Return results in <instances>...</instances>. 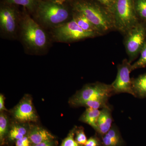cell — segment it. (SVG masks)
<instances>
[{
  "mask_svg": "<svg viewBox=\"0 0 146 146\" xmlns=\"http://www.w3.org/2000/svg\"><path fill=\"white\" fill-rule=\"evenodd\" d=\"M67 1L68 0H46L47 1L60 5H63V4Z\"/></svg>",
  "mask_w": 146,
  "mask_h": 146,
  "instance_id": "f546056e",
  "label": "cell"
},
{
  "mask_svg": "<svg viewBox=\"0 0 146 146\" xmlns=\"http://www.w3.org/2000/svg\"><path fill=\"white\" fill-rule=\"evenodd\" d=\"M12 119L22 123H36L39 117L33 103L32 98L30 95L24 96L19 103L9 111Z\"/></svg>",
  "mask_w": 146,
  "mask_h": 146,
  "instance_id": "ba28073f",
  "label": "cell"
},
{
  "mask_svg": "<svg viewBox=\"0 0 146 146\" xmlns=\"http://www.w3.org/2000/svg\"><path fill=\"white\" fill-rule=\"evenodd\" d=\"M132 64L127 58L117 66V74L115 81L111 84L114 94L127 93L134 96L132 89V78L130 73L132 72Z\"/></svg>",
  "mask_w": 146,
  "mask_h": 146,
  "instance_id": "9c48e42d",
  "label": "cell"
},
{
  "mask_svg": "<svg viewBox=\"0 0 146 146\" xmlns=\"http://www.w3.org/2000/svg\"><path fill=\"white\" fill-rule=\"evenodd\" d=\"M109 98L98 99L91 100L80 103L78 105L77 107H84L86 108H91L94 109H103L105 108L110 107L108 103Z\"/></svg>",
  "mask_w": 146,
  "mask_h": 146,
  "instance_id": "d6986e66",
  "label": "cell"
},
{
  "mask_svg": "<svg viewBox=\"0 0 146 146\" xmlns=\"http://www.w3.org/2000/svg\"><path fill=\"white\" fill-rule=\"evenodd\" d=\"M112 108L110 107L103 108L100 110L97 123L96 132L101 137L108 132L112 127Z\"/></svg>",
  "mask_w": 146,
  "mask_h": 146,
  "instance_id": "4fadbf2b",
  "label": "cell"
},
{
  "mask_svg": "<svg viewBox=\"0 0 146 146\" xmlns=\"http://www.w3.org/2000/svg\"><path fill=\"white\" fill-rule=\"evenodd\" d=\"M32 146H58V142L56 140L47 141L37 145H32Z\"/></svg>",
  "mask_w": 146,
  "mask_h": 146,
  "instance_id": "83f0119b",
  "label": "cell"
},
{
  "mask_svg": "<svg viewBox=\"0 0 146 146\" xmlns=\"http://www.w3.org/2000/svg\"><path fill=\"white\" fill-rule=\"evenodd\" d=\"M115 30L124 36L140 20L133 0H115L113 11Z\"/></svg>",
  "mask_w": 146,
  "mask_h": 146,
  "instance_id": "3957f363",
  "label": "cell"
},
{
  "mask_svg": "<svg viewBox=\"0 0 146 146\" xmlns=\"http://www.w3.org/2000/svg\"><path fill=\"white\" fill-rule=\"evenodd\" d=\"M53 29L52 33L54 39L57 42L63 43H72L100 36L95 33L83 30L73 18Z\"/></svg>",
  "mask_w": 146,
  "mask_h": 146,
  "instance_id": "52a82bcc",
  "label": "cell"
},
{
  "mask_svg": "<svg viewBox=\"0 0 146 146\" xmlns=\"http://www.w3.org/2000/svg\"><path fill=\"white\" fill-rule=\"evenodd\" d=\"M8 112H2L0 113V145L3 146L9 131L12 118Z\"/></svg>",
  "mask_w": 146,
  "mask_h": 146,
  "instance_id": "9a60e30c",
  "label": "cell"
},
{
  "mask_svg": "<svg viewBox=\"0 0 146 146\" xmlns=\"http://www.w3.org/2000/svg\"><path fill=\"white\" fill-rule=\"evenodd\" d=\"M73 10L82 13L102 35L115 30L113 14L95 0H76L73 3Z\"/></svg>",
  "mask_w": 146,
  "mask_h": 146,
  "instance_id": "6da1fadb",
  "label": "cell"
},
{
  "mask_svg": "<svg viewBox=\"0 0 146 146\" xmlns=\"http://www.w3.org/2000/svg\"><path fill=\"white\" fill-rule=\"evenodd\" d=\"M132 86L134 97L140 98H146V73L132 78Z\"/></svg>",
  "mask_w": 146,
  "mask_h": 146,
  "instance_id": "ac0fdd59",
  "label": "cell"
},
{
  "mask_svg": "<svg viewBox=\"0 0 146 146\" xmlns=\"http://www.w3.org/2000/svg\"><path fill=\"white\" fill-rule=\"evenodd\" d=\"M114 94L111 84L97 82L85 84L77 91L69 100V104L73 107H77L82 102L103 98L109 99Z\"/></svg>",
  "mask_w": 146,
  "mask_h": 146,
  "instance_id": "5b68a950",
  "label": "cell"
},
{
  "mask_svg": "<svg viewBox=\"0 0 146 146\" xmlns=\"http://www.w3.org/2000/svg\"><path fill=\"white\" fill-rule=\"evenodd\" d=\"M77 126H74L70 131L67 137L62 141L60 146H80L76 142L74 137Z\"/></svg>",
  "mask_w": 146,
  "mask_h": 146,
  "instance_id": "7402d4cb",
  "label": "cell"
},
{
  "mask_svg": "<svg viewBox=\"0 0 146 146\" xmlns=\"http://www.w3.org/2000/svg\"><path fill=\"white\" fill-rule=\"evenodd\" d=\"M107 8L112 13L115 0H95ZM113 14V13H112Z\"/></svg>",
  "mask_w": 146,
  "mask_h": 146,
  "instance_id": "484cf974",
  "label": "cell"
},
{
  "mask_svg": "<svg viewBox=\"0 0 146 146\" xmlns=\"http://www.w3.org/2000/svg\"><path fill=\"white\" fill-rule=\"evenodd\" d=\"M28 136L33 145L55 140L56 137L47 129L36 123H31Z\"/></svg>",
  "mask_w": 146,
  "mask_h": 146,
  "instance_id": "8fae6325",
  "label": "cell"
},
{
  "mask_svg": "<svg viewBox=\"0 0 146 146\" xmlns=\"http://www.w3.org/2000/svg\"><path fill=\"white\" fill-rule=\"evenodd\" d=\"M140 57L136 62L132 64V71L144 68L146 66V43L140 53Z\"/></svg>",
  "mask_w": 146,
  "mask_h": 146,
  "instance_id": "603a6c76",
  "label": "cell"
},
{
  "mask_svg": "<svg viewBox=\"0 0 146 146\" xmlns=\"http://www.w3.org/2000/svg\"><path fill=\"white\" fill-rule=\"evenodd\" d=\"M101 137V146H122L124 144L121 133L115 124L104 135Z\"/></svg>",
  "mask_w": 146,
  "mask_h": 146,
  "instance_id": "5bb4252c",
  "label": "cell"
},
{
  "mask_svg": "<svg viewBox=\"0 0 146 146\" xmlns=\"http://www.w3.org/2000/svg\"><path fill=\"white\" fill-rule=\"evenodd\" d=\"M9 4H16L23 6L29 10L32 11L37 6V0H6Z\"/></svg>",
  "mask_w": 146,
  "mask_h": 146,
  "instance_id": "44dd1931",
  "label": "cell"
},
{
  "mask_svg": "<svg viewBox=\"0 0 146 146\" xmlns=\"http://www.w3.org/2000/svg\"><path fill=\"white\" fill-rule=\"evenodd\" d=\"M5 98L3 94H0V112H9V110L6 108L5 106Z\"/></svg>",
  "mask_w": 146,
  "mask_h": 146,
  "instance_id": "f1b7e54d",
  "label": "cell"
},
{
  "mask_svg": "<svg viewBox=\"0 0 146 146\" xmlns=\"http://www.w3.org/2000/svg\"><path fill=\"white\" fill-rule=\"evenodd\" d=\"M101 140L96 136H92L87 140L84 146H101Z\"/></svg>",
  "mask_w": 146,
  "mask_h": 146,
  "instance_id": "d4e9b609",
  "label": "cell"
},
{
  "mask_svg": "<svg viewBox=\"0 0 146 146\" xmlns=\"http://www.w3.org/2000/svg\"><path fill=\"white\" fill-rule=\"evenodd\" d=\"M100 114V110L99 109L86 108L85 111L80 117L79 121L91 126L96 131L98 119Z\"/></svg>",
  "mask_w": 146,
  "mask_h": 146,
  "instance_id": "2e32d148",
  "label": "cell"
},
{
  "mask_svg": "<svg viewBox=\"0 0 146 146\" xmlns=\"http://www.w3.org/2000/svg\"><path fill=\"white\" fill-rule=\"evenodd\" d=\"M134 7L140 20H146V0H133Z\"/></svg>",
  "mask_w": 146,
  "mask_h": 146,
  "instance_id": "ffe728a7",
  "label": "cell"
},
{
  "mask_svg": "<svg viewBox=\"0 0 146 146\" xmlns=\"http://www.w3.org/2000/svg\"><path fill=\"white\" fill-rule=\"evenodd\" d=\"M124 36L128 60L131 64L140 54L146 43V20H140Z\"/></svg>",
  "mask_w": 146,
  "mask_h": 146,
  "instance_id": "8992f818",
  "label": "cell"
},
{
  "mask_svg": "<svg viewBox=\"0 0 146 146\" xmlns=\"http://www.w3.org/2000/svg\"><path fill=\"white\" fill-rule=\"evenodd\" d=\"M37 5L38 19L46 26L54 28L67 22L70 17V11L63 5L39 1Z\"/></svg>",
  "mask_w": 146,
  "mask_h": 146,
  "instance_id": "277c9868",
  "label": "cell"
},
{
  "mask_svg": "<svg viewBox=\"0 0 146 146\" xmlns=\"http://www.w3.org/2000/svg\"><path fill=\"white\" fill-rule=\"evenodd\" d=\"M19 29L22 42L28 50L38 53L47 48L49 43L48 35L28 15H25L21 19Z\"/></svg>",
  "mask_w": 146,
  "mask_h": 146,
  "instance_id": "7a4b0ae2",
  "label": "cell"
},
{
  "mask_svg": "<svg viewBox=\"0 0 146 146\" xmlns=\"http://www.w3.org/2000/svg\"><path fill=\"white\" fill-rule=\"evenodd\" d=\"M75 140L80 146H84L88 139L86 138L84 129L82 127H77L76 128Z\"/></svg>",
  "mask_w": 146,
  "mask_h": 146,
  "instance_id": "cb8c5ba5",
  "label": "cell"
},
{
  "mask_svg": "<svg viewBox=\"0 0 146 146\" xmlns=\"http://www.w3.org/2000/svg\"><path fill=\"white\" fill-rule=\"evenodd\" d=\"M30 123L18 122L12 119L10 129L6 139L5 144L11 145L15 143L17 140L28 136Z\"/></svg>",
  "mask_w": 146,
  "mask_h": 146,
  "instance_id": "7c38bea8",
  "label": "cell"
},
{
  "mask_svg": "<svg viewBox=\"0 0 146 146\" xmlns=\"http://www.w3.org/2000/svg\"><path fill=\"white\" fill-rule=\"evenodd\" d=\"M72 18L79 26L83 30L89 32L95 33L102 36V35L90 21L82 13L73 11Z\"/></svg>",
  "mask_w": 146,
  "mask_h": 146,
  "instance_id": "e0dca14e",
  "label": "cell"
},
{
  "mask_svg": "<svg viewBox=\"0 0 146 146\" xmlns=\"http://www.w3.org/2000/svg\"><path fill=\"white\" fill-rule=\"evenodd\" d=\"M15 144V146H32L33 145L28 136L17 140Z\"/></svg>",
  "mask_w": 146,
  "mask_h": 146,
  "instance_id": "4316f807",
  "label": "cell"
},
{
  "mask_svg": "<svg viewBox=\"0 0 146 146\" xmlns=\"http://www.w3.org/2000/svg\"><path fill=\"white\" fill-rule=\"evenodd\" d=\"M16 11L9 7H2L0 11V29L3 36L14 39L20 29L21 20H19Z\"/></svg>",
  "mask_w": 146,
  "mask_h": 146,
  "instance_id": "30bf717a",
  "label": "cell"
}]
</instances>
